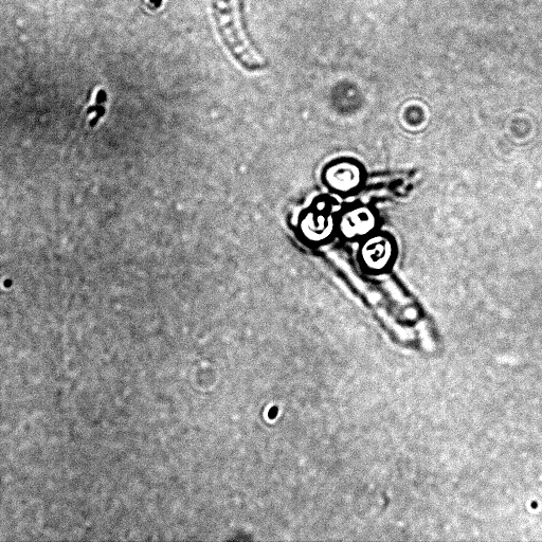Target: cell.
Instances as JSON below:
<instances>
[{
    "instance_id": "4",
    "label": "cell",
    "mask_w": 542,
    "mask_h": 542,
    "mask_svg": "<svg viewBox=\"0 0 542 542\" xmlns=\"http://www.w3.org/2000/svg\"><path fill=\"white\" fill-rule=\"evenodd\" d=\"M325 184L342 196L359 193L366 185L367 171L359 160L354 158L336 159L324 173Z\"/></svg>"
},
{
    "instance_id": "1",
    "label": "cell",
    "mask_w": 542,
    "mask_h": 542,
    "mask_svg": "<svg viewBox=\"0 0 542 542\" xmlns=\"http://www.w3.org/2000/svg\"><path fill=\"white\" fill-rule=\"evenodd\" d=\"M216 26L232 56L245 68L260 69L264 59L250 43L241 21L240 0H213Z\"/></svg>"
},
{
    "instance_id": "3",
    "label": "cell",
    "mask_w": 542,
    "mask_h": 542,
    "mask_svg": "<svg viewBox=\"0 0 542 542\" xmlns=\"http://www.w3.org/2000/svg\"><path fill=\"white\" fill-rule=\"evenodd\" d=\"M379 224V215L372 206L357 203L341 212L337 228L343 240L359 243L377 231Z\"/></svg>"
},
{
    "instance_id": "2",
    "label": "cell",
    "mask_w": 542,
    "mask_h": 542,
    "mask_svg": "<svg viewBox=\"0 0 542 542\" xmlns=\"http://www.w3.org/2000/svg\"><path fill=\"white\" fill-rule=\"evenodd\" d=\"M399 258V246L391 233L378 229L359 242L357 260L368 276H384L394 268Z\"/></svg>"
},
{
    "instance_id": "5",
    "label": "cell",
    "mask_w": 542,
    "mask_h": 542,
    "mask_svg": "<svg viewBox=\"0 0 542 542\" xmlns=\"http://www.w3.org/2000/svg\"><path fill=\"white\" fill-rule=\"evenodd\" d=\"M151 3L153 4V6L158 8L161 5L162 0H151Z\"/></svg>"
}]
</instances>
